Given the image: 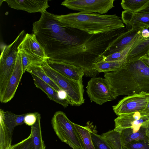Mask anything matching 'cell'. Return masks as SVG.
Masks as SVG:
<instances>
[{
	"label": "cell",
	"mask_w": 149,
	"mask_h": 149,
	"mask_svg": "<svg viewBox=\"0 0 149 149\" xmlns=\"http://www.w3.org/2000/svg\"><path fill=\"white\" fill-rule=\"evenodd\" d=\"M126 62L101 61L95 64L94 68L98 73L113 71L121 68Z\"/></svg>",
	"instance_id": "obj_27"
},
{
	"label": "cell",
	"mask_w": 149,
	"mask_h": 149,
	"mask_svg": "<svg viewBox=\"0 0 149 149\" xmlns=\"http://www.w3.org/2000/svg\"><path fill=\"white\" fill-rule=\"evenodd\" d=\"M9 7L29 13H41L49 7L48 0H4Z\"/></svg>",
	"instance_id": "obj_15"
},
{
	"label": "cell",
	"mask_w": 149,
	"mask_h": 149,
	"mask_svg": "<svg viewBox=\"0 0 149 149\" xmlns=\"http://www.w3.org/2000/svg\"><path fill=\"white\" fill-rule=\"evenodd\" d=\"M141 35L144 38H147L149 37V30L146 28H143L142 29Z\"/></svg>",
	"instance_id": "obj_35"
},
{
	"label": "cell",
	"mask_w": 149,
	"mask_h": 149,
	"mask_svg": "<svg viewBox=\"0 0 149 149\" xmlns=\"http://www.w3.org/2000/svg\"><path fill=\"white\" fill-rule=\"evenodd\" d=\"M126 149L125 148H124V149Z\"/></svg>",
	"instance_id": "obj_41"
},
{
	"label": "cell",
	"mask_w": 149,
	"mask_h": 149,
	"mask_svg": "<svg viewBox=\"0 0 149 149\" xmlns=\"http://www.w3.org/2000/svg\"><path fill=\"white\" fill-rule=\"evenodd\" d=\"M21 57L23 74L26 71L27 68L31 64H36L32 60L23 50H19Z\"/></svg>",
	"instance_id": "obj_33"
},
{
	"label": "cell",
	"mask_w": 149,
	"mask_h": 149,
	"mask_svg": "<svg viewBox=\"0 0 149 149\" xmlns=\"http://www.w3.org/2000/svg\"><path fill=\"white\" fill-rule=\"evenodd\" d=\"M124 148L126 149H149V142L139 140L129 142Z\"/></svg>",
	"instance_id": "obj_31"
},
{
	"label": "cell",
	"mask_w": 149,
	"mask_h": 149,
	"mask_svg": "<svg viewBox=\"0 0 149 149\" xmlns=\"http://www.w3.org/2000/svg\"><path fill=\"white\" fill-rule=\"evenodd\" d=\"M143 28L126 29L108 47L102 55L107 56L124 49L135 40L141 34Z\"/></svg>",
	"instance_id": "obj_12"
},
{
	"label": "cell",
	"mask_w": 149,
	"mask_h": 149,
	"mask_svg": "<svg viewBox=\"0 0 149 149\" xmlns=\"http://www.w3.org/2000/svg\"><path fill=\"white\" fill-rule=\"evenodd\" d=\"M143 111L149 114V102H148L145 109Z\"/></svg>",
	"instance_id": "obj_37"
},
{
	"label": "cell",
	"mask_w": 149,
	"mask_h": 149,
	"mask_svg": "<svg viewBox=\"0 0 149 149\" xmlns=\"http://www.w3.org/2000/svg\"><path fill=\"white\" fill-rule=\"evenodd\" d=\"M26 114H16L10 111H4L3 110V120L9 130L12 138L15 127L24 123V119Z\"/></svg>",
	"instance_id": "obj_22"
},
{
	"label": "cell",
	"mask_w": 149,
	"mask_h": 149,
	"mask_svg": "<svg viewBox=\"0 0 149 149\" xmlns=\"http://www.w3.org/2000/svg\"><path fill=\"white\" fill-rule=\"evenodd\" d=\"M23 74L19 52L14 70L8 82L3 97L0 101L1 103L8 102L14 97Z\"/></svg>",
	"instance_id": "obj_14"
},
{
	"label": "cell",
	"mask_w": 149,
	"mask_h": 149,
	"mask_svg": "<svg viewBox=\"0 0 149 149\" xmlns=\"http://www.w3.org/2000/svg\"><path fill=\"white\" fill-rule=\"evenodd\" d=\"M106 140L111 149H123L122 146L121 132L113 130L109 131L102 135Z\"/></svg>",
	"instance_id": "obj_28"
},
{
	"label": "cell",
	"mask_w": 149,
	"mask_h": 149,
	"mask_svg": "<svg viewBox=\"0 0 149 149\" xmlns=\"http://www.w3.org/2000/svg\"><path fill=\"white\" fill-rule=\"evenodd\" d=\"M139 37L135 40L124 49L120 51L112 53L107 56H104L101 61H126V58L128 53L132 46L136 42Z\"/></svg>",
	"instance_id": "obj_29"
},
{
	"label": "cell",
	"mask_w": 149,
	"mask_h": 149,
	"mask_svg": "<svg viewBox=\"0 0 149 149\" xmlns=\"http://www.w3.org/2000/svg\"><path fill=\"white\" fill-rule=\"evenodd\" d=\"M121 19L127 29L149 28V12L124 10L122 12Z\"/></svg>",
	"instance_id": "obj_16"
},
{
	"label": "cell",
	"mask_w": 149,
	"mask_h": 149,
	"mask_svg": "<svg viewBox=\"0 0 149 149\" xmlns=\"http://www.w3.org/2000/svg\"><path fill=\"white\" fill-rule=\"evenodd\" d=\"M143 125L145 128L146 135L149 139V120L144 123Z\"/></svg>",
	"instance_id": "obj_36"
},
{
	"label": "cell",
	"mask_w": 149,
	"mask_h": 149,
	"mask_svg": "<svg viewBox=\"0 0 149 149\" xmlns=\"http://www.w3.org/2000/svg\"><path fill=\"white\" fill-rule=\"evenodd\" d=\"M122 144L123 148L132 141L143 140L149 142L143 124L140 126L125 129L121 132Z\"/></svg>",
	"instance_id": "obj_19"
},
{
	"label": "cell",
	"mask_w": 149,
	"mask_h": 149,
	"mask_svg": "<svg viewBox=\"0 0 149 149\" xmlns=\"http://www.w3.org/2000/svg\"><path fill=\"white\" fill-rule=\"evenodd\" d=\"M18 49L24 51L36 64H42L48 59L44 48L33 33H26Z\"/></svg>",
	"instance_id": "obj_11"
},
{
	"label": "cell",
	"mask_w": 149,
	"mask_h": 149,
	"mask_svg": "<svg viewBox=\"0 0 149 149\" xmlns=\"http://www.w3.org/2000/svg\"><path fill=\"white\" fill-rule=\"evenodd\" d=\"M48 65L57 72L68 78L76 81L82 79L84 74L83 70L73 65L48 59Z\"/></svg>",
	"instance_id": "obj_17"
},
{
	"label": "cell",
	"mask_w": 149,
	"mask_h": 149,
	"mask_svg": "<svg viewBox=\"0 0 149 149\" xmlns=\"http://www.w3.org/2000/svg\"><path fill=\"white\" fill-rule=\"evenodd\" d=\"M148 56H149V53H148Z\"/></svg>",
	"instance_id": "obj_42"
},
{
	"label": "cell",
	"mask_w": 149,
	"mask_h": 149,
	"mask_svg": "<svg viewBox=\"0 0 149 149\" xmlns=\"http://www.w3.org/2000/svg\"><path fill=\"white\" fill-rule=\"evenodd\" d=\"M26 33L23 30L14 40L9 45L5 46L1 52L0 58V77L8 80L12 75L15 66L19 53L18 47Z\"/></svg>",
	"instance_id": "obj_7"
},
{
	"label": "cell",
	"mask_w": 149,
	"mask_h": 149,
	"mask_svg": "<svg viewBox=\"0 0 149 149\" xmlns=\"http://www.w3.org/2000/svg\"><path fill=\"white\" fill-rule=\"evenodd\" d=\"M89 124L83 126L72 122L82 149H95L91 134L92 130L88 126Z\"/></svg>",
	"instance_id": "obj_21"
},
{
	"label": "cell",
	"mask_w": 149,
	"mask_h": 149,
	"mask_svg": "<svg viewBox=\"0 0 149 149\" xmlns=\"http://www.w3.org/2000/svg\"><path fill=\"white\" fill-rule=\"evenodd\" d=\"M8 149H14L13 145H12L11 147Z\"/></svg>",
	"instance_id": "obj_39"
},
{
	"label": "cell",
	"mask_w": 149,
	"mask_h": 149,
	"mask_svg": "<svg viewBox=\"0 0 149 149\" xmlns=\"http://www.w3.org/2000/svg\"><path fill=\"white\" fill-rule=\"evenodd\" d=\"M42 64H31L27 68L26 71L38 77L50 85L58 92L63 91L47 75L42 66Z\"/></svg>",
	"instance_id": "obj_24"
},
{
	"label": "cell",
	"mask_w": 149,
	"mask_h": 149,
	"mask_svg": "<svg viewBox=\"0 0 149 149\" xmlns=\"http://www.w3.org/2000/svg\"><path fill=\"white\" fill-rule=\"evenodd\" d=\"M120 4L124 10L138 12L147 8L149 5V0H123Z\"/></svg>",
	"instance_id": "obj_26"
},
{
	"label": "cell",
	"mask_w": 149,
	"mask_h": 149,
	"mask_svg": "<svg viewBox=\"0 0 149 149\" xmlns=\"http://www.w3.org/2000/svg\"><path fill=\"white\" fill-rule=\"evenodd\" d=\"M37 119L36 112L27 113L25 117L24 123L27 125L31 126L35 123Z\"/></svg>",
	"instance_id": "obj_34"
},
{
	"label": "cell",
	"mask_w": 149,
	"mask_h": 149,
	"mask_svg": "<svg viewBox=\"0 0 149 149\" xmlns=\"http://www.w3.org/2000/svg\"><path fill=\"white\" fill-rule=\"evenodd\" d=\"M149 102V92H142L127 95L112 107L118 116L143 110Z\"/></svg>",
	"instance_id": "obj_10"
},
{
	"label": "cell",
	"mask_w": 149,
	"mask_h": 149,
	"mask_svg": "<svg viewBox=\"0 0 149 149\" xmlns=\"http://www.w3.org/2000/svg\"><path fill=\"white\" fill-rule=\"evenodd\" d=\"M37 119L35 123L31 126V133L34 149H45V146L42 139L40 125V114L36 112Z\"/></svg>",
	"instance_id": "obj_23"
},
{
	"label": "cell",
	"mask_w": 149,
	"mask_h": 149,
	"mask_svg": "<svg viewBox=\"0 0 149 149\" xmlns=\"http://www.w3.org/2000/svg\"><path fill=\"white\" fill-rule=\"evenodd\" d=\"M126 29L100 34H87L78 44L64 46L56 61L79 67L84 71L85 76L95 77L98 73L94 68L95 64L102 60V55L108 47Z\"/></svg>",
	"instance_id": "obj_1"
},
{
	"label": "cell",
	"mask_w": 149,
	"mask_h": 149,
	"mask_svg": "<svg viewBox=\"0 0 149 149\" xmlns=\"http://www.w3.org/2000/svg\"><path fill=\"white\" fill-rule=\"evenodd\" d=\"M149 52V37L144 38L141 34L128 53L126 61H135L148 56Z\"/></svg>",
	"instance_id": "obj_18"
},
{
	"label": "cell",
	"mask_w": 149,
	"mask_h": 149,
	"mask_svg": "<svg viewBox=\"0 0 149 149\" xmlns=\"http://www.w3.org/2000/svg\"><path fill=\"white\" fill-rule=\"evenodd\" d=\"M148 120L149 114L143 111L122 115L115 119L114 129L121 132L125 129L141 125Z\"/></svg>",
	"instance_id": "obj_13"
},
{
	"label": "cell",
	"mask_w": 149,
	"mask_h": 149,
	"mask_svg": "<svg viewBox=\"0 0 149 149\" xmlns=\"http://www.w3.org/2000/svg\"><path fill=\"white\" fill-rule=\"evenodd\" d=\"M13 146L14 149H34L31 134L27 138Z\"/></svg>",
	"instance_id": "obj_32"
},
{
	"label": "cell",
	"mask_w": 149,
	"mask_h": 149,
	"mask_svg": "<svg viewBox=\"0 0 149 149\" xmlns=\"http://www.w3.org/2000/svg\"><path fill=\"white\" fill-rule=\"evenodd\" d=\"M3 110H0V149H8L12 146V138L3 120Z\"/></svg>",
	"instance_id": "obj_25"
},
{
	"label": "cell",
	"mask_w": 149,
	"mask_h": 149,
	"mask_svg": "<svg viewBox=\"0 0 149 149\" xmlns=\"http://www.w3.org/2000/svg\"><path fill=\"white\" fill-rule=\"evenodd\" d=\"M114 0H65L61 5L83 13L103 14L114 7Z\"/></svg>",
	"instance_id": "obj_9"
},
{
	"label": "cell",
	"mask_w": 149,
	"mask_h": 149,
	"mask_svg": "<svg viewBox=\"0 0 149 149\" xmlns=\"http://www.w3.org/2000/svg\"><path fill=\"white\" fill-rule=\"evenodd\" d=\"M148 57L126 61L118 70L104 73V78L118 96L149 92Z\"/></svg>",
	"instance_id": "obj_3"
},
{
	"label": "cell",
	"mask_w": 149,
	"mask_h": 149,
	"mask_svg": "<svg viewBox=\"0 0 149 149\" xmlns=\"http://www.w3.org/2000/svg\"><path fill=\"white\" fill-rule=\"evenodd\" d=\"M47 75L65 93L66 99L72 106H79L84 102L82 79L76 81L67 78L51 68L47 61L42 64Z\"/></svg>",
	"instance_id": "obj_5"
},
{
	"label": "cell",
	"mask_w": 149,
	"mask_h": 149,
	"mask_svg": "<svg viewBox=\"0 0 149 149\" xmlns=\"http://www.w3.org/2000/svg\"><path fill=\"white\" fill-rule=\"evenodd\" d=\"M86 93L91 102L102 105L116 99V93L105 78L93 77L88 82Z\"/></svg>",
	"instance_id": "obj_8"
},
{
	"label": "cell",
	"mask_w": 149,
	"mask_h": 149,
	"mask_svg": "<svg viewBox=\"0 0 149 149\" xmlns=\"http://www.w3.org/2000/svg\"><path fill=\"white\" fill-rule=\"evenodd\" d=\"M36 87L44 92L51 100L59 104L64 107H67L69 104L65 99L61 98L59 92L46 83L38 77L31 74Z\"/></svg>",
	"instance_id": "obj_20"
},
{
	"label": "cell",
	"mask_w": 149,
	"mask_h": 149,
	"mask_svg": "<svg viewBox=\"0 0 149 149\" xmlns=\"http://www.w3.org/2000/svg\"><path fill=\"white\" fill-rule=\"evenodd\" d=\"M144 12H149V5L146 9L142 11Z\"/></svg>",
	"instance_id": "obj_38"
},
{
	"label": "cell",
	"mask_w": 149,
	"mask_h": 149,
	"mask_svg": "<svg viewBox=\"0 0 149 149\" xmlns=\"http://www.w3.org/2000/svg\"><path fill=\"white\" fill-rule=\"evenodd\" d=\"M148 62H149V56L148 57Z\"/></svg>",
	"instance_id": "obj_40"
},
{
	"label": "cell",
	"mask_w": 149,
	"mask_h": 149,
	"mask_svg": "<svg viewBox=\"0 0 149 149\" xmlns=\"http://www.w3.org/2000/svg\"><path fill=\"white\" fill-rule=\"evenodd\" d=\"M54 17L65 27L77 29L88 34L104 33L125 28L122 19L115 14L78 12L54 15Z\"/></svg>",
	"instance_id": "obj_4"
},
{
	"label": "cell",
	"mask_w": 149,
	"mask_h": 149,
	"mask_svg": "<svg viewBox=\"0 0 149 149\" xmlns=\"http://www.w3.org/2000/svg\"><path fill=\"white\" fill-rule=\"evenodd\" d=\"M91 136L95 149H111L102 135L98 134L95 130H92Z\"/></svg>",
	"instance_id": "obj_30"
},
{
	"label": "cell",
	"mask_w": 149,
	"mask_h": 149,
	"mask_svg": "<svg viewBox=\"0 0 149 149\" xmlns=\"http://www.w3.org/2000/svg\"><path fill=\"white\" fill-rule=\"evenodd\" d=\"M54 15L46 10L42 12L39 19L33 22L32 31L48 59L56 61L64 46L77 45L81 40L61 25Z\"/></svg>",
	"instance_id": "obj_2"
},
{
	"label": "cell",
	"mask_w": 149,
	"mask_h": 149,
	"mask_svg": "<svg viewBox=\"0 0 149 149\" xmlns=\"http://www.w3.org/2000/svg\"><path fill=\"white\" fill-rule=\"evenodd\" d=\"M51 124L56 134L62 142L73 149H82L72 122L63 112H56L52 118Z\"/></svg>",
	"instance_id": "obj_6"
}]
</instances>
